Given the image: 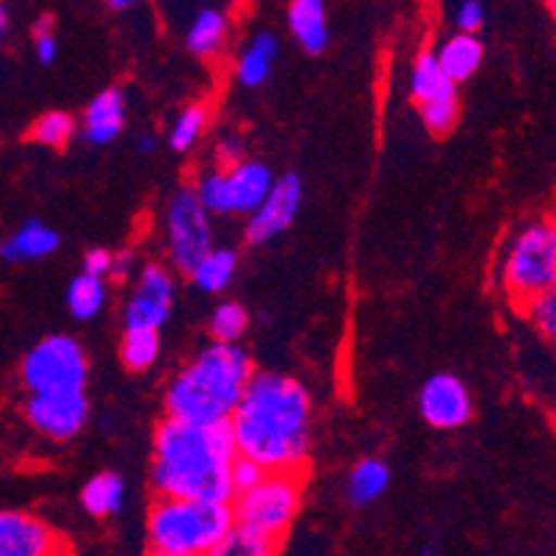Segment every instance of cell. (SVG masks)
<instances>
[{
    "label": "cell",
    "mask_w": 556,
    "mask_h": 556,
    "mask_svg": "<svg viewBox=\"0 0 556 556\" xmlns=\"http://www.w3.org/2000/svg\"><path fill=\"white\" fill-rule=\"evenodd\" d=\"M227 172V184H230L232 197V214L250 216L255 214L257 205L266 200V194L275 186V172L263 161H241Z\"/></svg>",
    "instance_id": "9a60e30c"
},
{
    "label": "cell",
    "mask_w": 556,
    "mask_h": 556,
    "mask_svg": "<svg viewBox=\"0 0 556 556\" xmlns=\"http://www.w3.org/2000/svg\"><path fill=\"white\" fill-rule=\"evenodd\" d=\"M434 59L441 64L443 75L457 86L482 67L484 45L473 34H452L448 39H443L441 48L434 50Z\"/></svg>",
    "instance_id": "d6986e66"
},
{
    "label": "cell",
    "mask_w": 556,
    "mask_h": 556,
    "mask_svg": "<svg viewBox=\"0 0 556 556\" xmlns=\"http://www.w3.org/2000/svg\"><path fill=\"white\" fill-rule=\"evenodd\" d=\"M75 130H78V125H75V119L67 111H45L42 116L34 119L31 130H28V139L42 144V148L62 150L67 148Z\"/></svg>",
    "instance_id": "4dcf8cb0"
},
{
    "label": "cell",
    "mask_w": 556,
    "mask_h": 556,
    "mask_svg": "<svg viewBox=\"0 0 556 556\" xmlns=\"http://www.w3.org/2000/svg\"><path fill=\"white\" fill-rule=\"evenodd\" d=\"M421 556H434V551H432V548H424Z\"/></svg>",
    "instance_id": "ee69618b"
},
{
    "label": "cell",
    "mask_w": 556,
    "mask_h": 556,
    "mask_svg": "<svg viewBox=\"0 0 556 556\" xmlns=\"http://www.w3.org/2000/svg\"><path fill=\"white\" fill-rule=\"evenodd\" d=\"M34 37V53L42 64H53L55 53H59V42H55V31H53V14H42V17L34 23L31 28Z\"/></svg>",
    "instance_id": "836d02e7"
},
{
    "label": "cell",
    "mask_w": 556,
    "mask_h": 556,
    "mask_svg": "<svg viewBox=\"0 0 556 556\" xmlns=\"http://www.w3.org/2000/svg\"><path fill=\"white\" fill-rule=\"evenodd\" d=\"M239 457L266 471H300L313 446V402L300 379L255 371L230 416Z\"/></svg>",
    "instance_id": "6da1fadb"
},
{
    "label": "cell",
    "mask_w": 556,
    "mask_h": 556,
    "mask_svg": "<svg viewBox=\"0 0 556 556\" xmlns=\"http://www.w3.org/2000/svg\"><path fill=\"white\" fill-rule=\"evenodd\" d=\"M523 311H526V316L532 318V325L538 327L540 336H545L548 341H554L556 338V294L554 291H548V294L532 300L529 305L523 307Z\"/></svg>",
    "instance_id": "d6a6232c"
},
{
    "label": "cell",
    "mask_w": 556,
    "mask_h": 556,
    "mask_svg": "<svg viewBox=\"0 0 556 556\" xmlns=\"http://www.w3.org/2000/svg\"><path fill=\"white\" fill-rule=\"evenodd\" d=\"M247 327H250V313L241 302H219L211 313V338L214 343H225V346H236L244 338Z\"/></svg>",
    "instance_id": "f1b7e54d"
},
{
    "label": "cell",
    "mask_w": 556,
    "mask_h": 556,
    "mask_svg": "<svg viewBox=\"0 0 556 556\" xmlns=\"http://www.w3.org/2000/svg\"><path fill=\"white\" fill-rule=\"evenodd\" d=\"M125 119H128V100H125L123 89H103L94 94L92 103L86 105L84 123H80V136L89 144H111L116 136L123 134Z\"/></svg>",
    "instance_id": "5bb4252c"
},
{
    "label": "cell",
    "mask_w": 556,
    "mask_h": 556,
    "mask_svg": "<svg viewBox=\"0 0 556 556\" xmlns=\"http://www.w3.org/2000/svg\"><path fill=\"white\" fill-rule=\"evenodd\" d=\"M214 250L211 216L197 202L194 189L184 186L166 202V252L169 269L189 277L202 257Z\"/></svg>",
    "instance_id": "ba28073f"
},
{
    "label": "cell",
    "mask_w": 556,
    "mask_h": 556,
    "mask_svg": "<svg viewBox=\"0 0 556 556\" xmlns=\"http://www.w3.org/2000/svg\"><path fill=\"white\" fill-rule=\"evenodd\" d=\"M305 479L300 471H266V477L230 502L232 520L244 529L280 540L300 515Z\"/></svg>",
    "instance_id": "8992f818"
},
{
    "label": "cell",
    "mask_w": 556,
    "mask_h": 556,
    "mask_svg": "<svg viewBox=\"0 0 556 556\" xmlns=\"http://www.w3.org/2000/svg\"><path fill=\"white\" fill-rule=\"evenodd\" d=\"M556 282V227L551 219L526 222L504 250L502 286L515 305L526 307L554 291Z\"/></svg>",
    "instance_id": "5b68a950"
},
{
    "label": "cell",
    "mask_w": 556,
    "mask_h": 556,
    "mask_svg": "<svg viewBox=\"0 0 556 556\" xmlns=\"http://www.w3.org/2000/svg\"><path fill=\"white\" fill-rule=\"evenodd\" d=\"M7 34H9V12H7V7L0 3V45H3Z\"/></svg>",
    "instance_id": "ab89813d"
},
{
    "label": "cell",
    "mask_w": 556,
    "mask_h": 556,
    "mask_svg": "<svg viewBox=\"0 0 556 556\" xmlns=\"http://www.w3.org/2000/svg\"><path fill=\"white\" fill-rule=\"evenodd\" d=\"M148 556H180V554H159V551H148Z\"/></svg>",
    "instance_id": "7bdbcfd3"
},
{
    "label": "cell",
    "mask_w": 556,
    "mask_h": 556,
    "mask_svg": "<svg viewBox=\"0 0 556 556\" xmlns=\"http://www.w3.org/2000/svg\"><path fill=\"white\" fill-rule=\"evenodd\" d=\"M67 556H70V554H67Z\"/></svg>",
    "instance_id": "f6af8a7d"
},
{
    "label": "cell",
    "mask_w": 556,
    "mask_h": 556,
    "mask_svg": "<svg viewBox=\"0 0 556 556\" xmlns=\"http://www.w3.org/2000/svg\"><path fill=\"white\" fill-rule=\"evenodd\" d=\"M232 523L230 504L155 495L148 513V543L159 554L208 556Z\"/></svg>",
    "instance_id": "277c9868"
},
{
    "label": "cell",
    "mask_w": 556,
    "mask_h": 556,
    "mask_svg": "<svg viewBox=\"0 0 556 556\" xmlns=\"http://www.w3.org/2000/svg\"><path fill=\"white\" fill-rule=\"evenodd\" d=\"M62 534L25 509H0V556H67Z\"/></svg>",
    "instance_id": "8fae6325"
},
{
    "label": "cell",
    "mask_w": 556,
    "mask_h": 556,
    "mask_svg": "<svg viewBox=\"0 0 556 556\" xmlns=\"http://www.w3.org/2000/svg\"><path fill=\"white\" fill-rule=\"evenodd\" d=\"M136 144H139V150L141 153H153L155 150V136H139V141H136Z\"/></svg>",
    "instance_id": "60d3db41"
},
{
    "label": "cell",
    "mask_w": 556,
    "mask_h": 556,
    "mask_svg": "<svg viewBox=\"0 0 556 556\" xmlns=\"http://www.w3.org/2000/svg\"><path fill=\"white\" fill-rule=\"evenodd\" d=\"M418 111H421V119H424V125H427L429 134L446 136L459 119V100L457 98L432 100V103L418 105Z\"/></svg>",
    "instance_id": "1f68e13d"
},
{
    "label": "cell",
    "mask_w": 556,
    "mask_h": 556,
    "mask_svg": "<svg viewBox=\"0 0 556 556\" xmlns=\"http://www.w3.org/2000/svg\"><path fill=\"white\" fill-rule=\"evenodd\" d=\"M67 307L78 321H89V318L100 316V311L105 307V280L89 277L84 271L73 277L67 288Z\"/></svg>",
    "instance_id": "83f0119b"
},
{
    "label": "cell",
    "mask_w": 556,
    "mask_h": 556,
    "mask_svg": "<svg viewBox=\"0 0 556 556\" xmlns=\"http://www.w3.org/2000/svg\"><path fill=\"white\" fill-rule=\"evenodd\" d=\"M409 94L418 105L432 103V100L443 98H457V86L443 75L441 64L434 59L432 50H424L418 53V59L413 62V73H409Z\"/></svg>",
    "instance_id": "ffe728a7"
},
{
    "label": "cell",
    "mask_w": 556,
    "mask_h": 556,
    "mask_svg": "<svg viewBox=\"0 0 556 556\" xmlns=\"http://www.w3.org/2000/svg\"><path fill=\"white\" fill-rule=\"evenodd\" d=\"M252 374L250 355L239 343H208L166 382V418L186 424L230 421Z\"/></svg>",
    "instance_id": "3957f363"
},
{
    "label": "cell",
    "mask_w": 556,
    "mask_h": 556,
    "mask_svg": "<svg viewBox=\"0 0 556 556\" xmlns=\"http://www.w3.org/2000/svg\"><path fill=\"white\" fill-rule=\"evenodd\" d=\"M194 197L200 202L205 214L214 216H230L232 214V197H230V184H227V172L225 169H205L200 175L194 186Z\"/></svg>",
    "instance_id": "f546056e"
},
{
    "label": "cell",
    "mask_w": 556,
    "mask_h": 556,
    "mask_svg": "<svg viewBox=\"0 0 556 556\" xmlns=\"http://www.w3.org/2000/svg\"><path fill=\"white\" fill-rule=\"evenodd\" d=\"M25 418L45 438L64 443L89 421V399L86 391L31 393L25 399Z\"/></svg>",
    "instance_id": "30bf717a"
},
{
    "label": "cell",
    "mask_w": 556,
    "mask_h": 556,
    "mask_svg": "<svg viewBox=\"0 0 556 556\" xmlns=\"http://www.w3.org/2000/svg\"><path fill=\"white\" fill-rule=\"evenodd\" d=\"M263 477H266V468H261V465L252 463V459H247V457L232 459L230 484H232V493L236 495H241V493H247V490L255 488Z\"/></svg>",
    "instance_id": "d590c367"
},
{
    "label": "cell",
    "mask_w": 556,
    "mask_h": 556,
    "mask_svg": "<svg viewBox=\"0 0 556 556\" xmlns=\"http://www.w3.org/2000/svg\"><path fill=\"white\" fill-rule=\"evenodd\" d=\"M288 31L300 42L305 53L316 55L330 45V23L321 0H294L288 7Z\"/></svg>",
    "instance_id": "e0dca14e"
},
{
    "label": "cell",
    "mask_w": 556,
    "mask_h": 556,
    "mask_svg": "<svg viewBox=\"0 0 556 556\" xmlns=\"http://www.w3.org/2000/svg\"><path fill=\"white\" fill-rule=\"evenodd\" d=\"M211 123V111L205 103H189L169 125V148L175 153H189L202 139Z\"/></svg>",
    "instance_id": "4316f807"
},
{
    "label": "cell",
    "mask_w": 556,
    "mask_h": 556,
    "mask_svg": "<svg viewBox=\"0 0 556 556\" xmlns=\"http://www.w3.org/2000/svg\"><path fill=\"white\" fill-rule=\"evenodd\" d=\"M105 7H109L111 12H128V9L134 7V3H130V0H109Z\"/></svg>",
    "instance_id": "b9f144b4"
},
{
    "label": "cell",
    "mask_w": 556,
    "mask_h": 556,
    "mask_svg": "<svg viewBox=\"0 0 556 556\" xmlns=\"http://www.w3.org/2000/svg\"><path fill=\"white\" fill-rule=\"evenodd\" d=\"M302 205V180L294 172H286L275 178V186L266 194V200L257 205L255 214L247 216L244 239L250 244H266L269 239L280 236L282 230L291 227Z\"/></svg>",
    "instance_id": "7c38bea8"
},
{
    "label": "cell",
    "mask_w": 556,
    "mask_h": 556,
    "mask_svg": "<svg viewBox=\"0 0 556 556\" xmlns=\"http://www.w3.org/2000/svg\"><path fill=\"white\" fill-rule=\"evenodd\" d=\"M484 20H488V9L479 0H463L454 7V25H457V34H473L479 37Z\"/></svg>",
    "instance_id": "e575fe53"
},
{
    "label": "cell",
    "mask_w": 556,
    "mask_h": 556,
    "mask_svg": "<svg viewBox=\"0 0 556 556\" xmlns=\"http://www.w3.org/2000/svg\"><path fill=\"white\" fill-rule=\"evenodd\" d=\"M175 294H178L175 271L164 266V263H144L134 294H130L128 305H125V327L159 332L169 321L172 307H175Z\"/></svg>",
    "instance_id": "9c48e42d"
},
{
    "label": "cell",
    "mask_w": 556,
    "mask_h": 556,
    "mask_svg": "<svg viewBox=\"0 0 556 556\" xmlns=\"http://www.w3.org/2000/svg\"><path fill=\"white\" fill-rule=\"evenodd\" d=\"M239 457L230 421L186 424L164 418L153 432L155 493L164 498L230 504L236 498L230 484V465Z\"/></svg>",
    "instance_id": "7a4b0ae2"
},
{
    "label": "cell",
    "mask_w": 556,
    "mask_h": 556,
    "mask_svg": "<svg viewBox=\"0 0 556 556\" xmlns=\"http://www.w3.org/2000/svg\"><path fill=\"white\" fill-rule=\"evenodd\" d=\"M230 39V14L216 7H205L191 17L186 28V48L197 59H216Z\"/></svg>",
    "instance_id": "ac0fdd59"
},
{
    "label": "cell",
    "mask_w": 556,
    "mask_h": 556,
    "mask_svg": "<svg viewBox=\"0 0 556 556\" xmlns=\"http://www.w3.org/2000/svg\"><path fill=\"white\" fill-rule=\"evenodd\" d=\"M59 244H62V239H59V232L53 227H48L39 219H28L9 239L0 241V261H42V257L53 255L59 250Z\"/></svg>",
    "instance_id": "2e32d148"
},
{
    "label": "cell",
    "mask_w": 556,
    "mask_h": 556,
    "mask_svg": "<svg viewBox=\"0 0 556 556\" xmlns=\"http://www.w3.org/2000/svg\"><path fill=\"white\" fill-rule=\"evenodd\" d=\"M216 169H232L236 164L244 161V141L241 136H225L216 141Z\"/></svg>",
    "instance_id": "8d00e7d4"
},
{
    "label": "cell",
    "mask_w": 556,
    "mask_h": 556,
    "mask_svg": "<svg viewBox=\"0 0 556 556\" xmlns=\"http://www.w3.org/2000/svg\"><path fill=\"white\" fill-rule=\"evenodd\" d=\"M388 482H391V468L382 459H361L346 479L349 502L355 504V507H366V504L377 502L379 495L386 493Z\"/></svg>",
    "instance_id": "603a6c76"
},
{
    "label": "cell",
    "mask_w": 556,
    "mask_h": 556,
    "mask_svg": "<svg viewBox=\"0 0 556 556\" xmlns=\"http://www.w3.org/2000/svg\"><path fill=\"white\" fill-rule=\"evenodd\" d=\"M161 355V336L155 330H139V327H125L123 341H119V361L128 371L139 374L155 366Z\"/></svg>",
    "instance_id": "d4e9b609"
},
{
    "label": "cell",
    "mask_w": 556,
    "mask_h": 556,
    "mask_svg": "<svg viewBox=\"0 0 556 556\" xmlns=\"http://www.w3.org/2000/svg\"><path fill=\"white\" fill-rule=\"evenodd\" d=\"M418 409L429 427L457 429L473 418V399L463 379L441 371L424 382L418 393Z\"/></svg>",
    "instance_id": "4fadbf2b"
},
{
    "label": "cell",
    "mask_w": 556,
    "mask_h": 556,
    "mask_svg": "<svg viewBox=\"0 0 556 556\" xmlns=\"http://www.w3.org/2000/svg\"><path fill=\"white\" fill-rule=\"evenodd\" d=\"M134 269V255L130 252H114V261H111V275L114 280H125Z\"/></svg>",
    "instance_id": "f35d334b"
},
{
    "label": "cell",
    "mask_w": 556,
    "mask_h": 556,
    "mask_svg": "<svg viewBox=\"0 0 556 556\" xmlns=\"http://www.w3.org/2000/svg\"><path fill=\"white\" fill-rule=\"evenodd\" d=\"M280 53V42H277L275 34L261 31L250 39L244 50H241L239 62H236V78H239L241 86H261L263 80L269 78L271 73V62Z\"/></svg>",
    "instance_id": "44dd1931"
},
{
    "label": "cell",
    "mask_w": 556,
    "mask_h": 556,
    "mask_svg": "<svg viewBox=\"0 0 556 556\" xmlns=\"http://www.w3.org/2000/svg\"><path fill=\"white\" fill-rule=\"evenodd\" d=\"M280 554V540L263 538V534L232 523L230 532L208 551V556H277Z\"/></svg>",
    "instance_id": "484cf974"
},
{
    "label": "cell",
    "mask_w": 556,
    "mask_h": 556,
    "mask_svg": "<svg viewBox=\"0 0 556 556\" xmlns=\"http://www.w3.org/2000/svg\"><path fill=\"white\" fill-rule=\"evenodd\" d=\"M236 266H239V255H236V252L227 250V247H214V250L191 269L189 277L200 291H205V294H219V291H225V288L230 286L232 275H236Z\"/></svg>",
    "instance_id": "cb8c5ba5"
},
{
    "label": "cell",
    "mask_w": 556,
    "mask_h": 556,
    "mask_svg": "<svg viewBox=\"0 0 556 556\" xmlns=\"http://www.w3.org/2000/svg\"><path fill=\"white\" fill-rule=\"evenodd\" d=\"M125 504V482L119 473L100 471L94 473L80 490V507L92 518H111Z\"/></svg>",
    "instance_id": "7402d4cb"
},
{
    "label": "cell",
    "mask_w": 556,
    "mask_h": 556,
    "mask_svg": "<svg viewBox=\"0 0 556 556\" xmlns=\"http://www.w3.org/2000/svg\"><path fill=\"white\" fill-rule=\"evenodd\" d=\"M89 377V361L86 352L73 336H48L28 349L20 366L28 396L31 393H62V391H86Z\"/></svg>",
    "instance_id": "52a82bcc"
},
{
    "label": "cell",
    "mask_w": 556,
    "mask_h": 556,
    "mask_svg": "<svg viewBox=\"0 0 556 556\" xmlns=\"http://www.w3.org/2000/svg\"><path fill=\"white\" fill-rule=\"evenodd\" d=\"M111 261H114V252L105 250V247H92V250H86L84 275L105 280V277L111 275Z\"/></svg>",
    "instance_id": "74e56055"
}]
</instances>
